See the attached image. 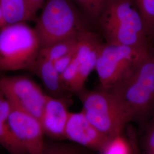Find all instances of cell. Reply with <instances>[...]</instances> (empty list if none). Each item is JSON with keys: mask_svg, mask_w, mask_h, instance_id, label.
<instances>
[{"mask_svg": "<svg viewBox=\"0 0 154 154\" xmlns=\"http://www.w3.org/2000/svg\"><path fill=\"white\" fill-rule=\"evenodd\" d=\"M109 44L149 50L143 18L133 0H107L96 23Z\"/></svg>", "mask_w": 154, "mask_h": 154, "instance_id": "obj_1", "label": "cell"}, {"mask_svg": "<svg viewBox=\"0 0 154 154\" xmlns=\"http://www.w3.org/2000/svg\"><path fill=\"white\" fill-rule=\"evenodd\" d=\"M41 46L34 28L26 22L0 29V71L33 72Z\"/></svg>", "mask_w": 154, "mask_h": 154, "instance_id": "obj_4", "label": "cell"}, {"mask_svg": "<svg viewBox=\"0 0 154 154\" xmlns=\"http://www.w3.org/2000/svg\"><path fill=\"white\" fill-rule=\"evenodd\" d=\"M30 16L34 20L35 19L37 13L44 4L45 0H25Z\"/></svg>", "mask_w": 154, "mask_h": 154, "instance_id": "obj_21", "label": "cell"}, {"mask_svg": "<svg viewBox=\"0 0 154 154\" xmlns=\"http://www.w3.org/2000/svg\"><path fill=\"white\" fill-rule=\"evenodd\" d=\"M77 94L87 119L107 138L122 135L130 118L120 100L110 91L83 88Z\"/></svg>", "mask_w": 154, "mask_h": 154, "instance_id": "obj_5", "label": "cell"}, {"mask_svg": "<svg viewBox=\"0 0 154 154\" xmlns=\"http://www.w3.org/2000/svg\"><path fill=\"white\" fill-rule=\"evenodd\" d=\"M34 29L41 49L90 30L88 20L72 0H45Z\"/></svg>", "mask_w": 154, "mask_h": 154, "instance_id": "obj_2", "label": "cell"}, {"mask_svg": "<svg viewBox=\"0 0 154 154\" xmlns=\"http://www.w3.org/2000/svg\"><path fill=\"white\" fill-rule=\"evenodd\" d=\"M86 149L74 143L45 142L42 154H88Z\"/></svg>", "mask_w": 154, "mask_h": 154, "instance_id": "obj_17", "label": "cell"}, {"mask_svg": "<svg viewBox=\"0 0 154 154\" xmlns=\"http://www.w3.org/2000/svg\"><path fill=\"white\" fill-rule=\"evenodd\" d=\"M143 18L151 45L154 46V0H133Z\"/></svg>", "mask_w": 154, "mask_h": 154, "instance_id": "obj_15", "label": "cell"}, {"mask_svg": "<svg viewBox=\"0 0 154 154\" xmlns=\"http://www.w3.org/2000/svg\"><path fill=\"white\" fill-rule=\"evenodd\" d=\"M82 34L78 37L62 40L41 49L39 58H44L52 62L58 60L76 48Z\"/></svg>", "mask_w": 154, "mask_h": 154, "instance_id": "obj_14", "label": "cell"}, {"mask_svg": "<svg viewBox=\"0 0 154 154\" xmlns=\"http://www.w3.org/2000/svg\"><path fill=\"white\" fill-rule=\"evenodd\" d=\"M110 138L88 121L82 111L70 112L65 131V139L83 148L100 152Z\"/></svg>", "mask_w": 154, "mask_h": 154, "instance_id": "obj_9", "label": "cell"}, {"mask_svg": "<svg viewBox=\"0 0 154 154\" xmlns=\"http://www.w3.org/2000/svg\"><path fill=\"white\" fill-rule=\"evenodd\" d=\"M33 72L40 78L49 95L55 98H67L70 92L63 85L61 75L55 69L52 61L38 57Z\"/></svg>", "mask_w": 154, "mask_h": 154, "instance_id": "obj_11", "label": "cell"}, {"mask_svg": "<svg viewBox=\"0 0 154 154\" xmlns=\"http://www.w3.org/2000/svg\"><path fill=\"white\" fill-rule=\"evenodd\" d=\"M11 110V105L0 90V146L9 154H26L10 129L8 118Z\"/></svg>", "mask_w": 154, "mask_h": 154, "instance_id": "obj_12", "label": "cell"}, {"mask_svg": "<svg viewBox=\"0 0 154 154\" xmlns=\"http://www.w3.org/2000/svg\"><path fill=\"white\" fill-rule=\"evenodd\" d=\"M6 25V23L5 20L4 16L2 9V7H1V4H0V29H1L4 26H5Z\"/></svg>", "mask_w": 154, "mask_h": 154, "instance_id": "obj_22", "label": "cell"}, {"mask_svg": "<svg viewBox=\"0 0 154 154\" xmlns=\"http://www.w3.org/2000/svg\"><path fill=\"white\" fill-rule=\"evenodd\" d=\"M75 49L76 48L71 52L69 53L68 54L53 62L55 69L60 75L64 72V71L67 68V67L69 66L72 63L75 55Z\"/></svg>", "mask_w": 154, "mask_h": 154, "instance_id": "obj_20", "label": "cell"}, {"mask_svg": "<svg viewBox=\"0 0 154 154\" xmlns=\"http://www.w3.org/2000/svg\"><path fill=\"white\" fill-rule=\"evenodd\" d=\"M144 142L147 154H154V118L151 120L147 128Z\"/></svg>", "mask_w": 154, "mask_h": 154, "instance_id": "obj_19", "label": "cell"}, {"mask_svg": "<svg viewBox=\"0 0 154 154\" xmlns=\"http://www.w3.org/2000/svg\"><path fill=\"white\" fill-rule=\"evenodd\" d=\"M0 90L12 107L39 119L48 94L32 79L24 75L2 77Z\"/></svg>", "mask_w": 154, "mask_h": 154, "instance_id": "obj_7", "label": "cell"}, {"mask_svg": "<svg viewBox=\"0 0 154 154\" xmlns=\"http://www.w3.org/2000/svg\"><path fill=\"white\" fill-rule=\"evenodd\" d=\"M6 24L32 21L25 0H0Z\"/></svg>", "mask_w": 154, "mask_h": 154, "instance_id": "obj_13", "label": "cell"}, {"mask_svg": "<svg viewBox=\"0 0 154 154\" xmlns=\"http://www.w3.org/2000/svg\"><path fill=\"white\" fill-rule=\"evenodd\" d=\"M100 154H131V147L122 135L110 138L99 152Z\"/></svg>", "mask_w": 154, "mask_h": 154, "instance_id": "obj_18", "label": "cell"}, {"mask_svg": "<svg viewBox=\"0 0 154 154\" xmlns=\"http://www.w3.org/2000/svg\"><path fill=\"white\" fill-rule=\"evenodd\" d=\"M67 98H55L47 95L39 121L45 135L50 138L65 139V131L70 112Z\"/></svg>", "mask_w": 154, "mask_h": 154, "instance_id": "obj_10", "label": "cell"}, {"mask_svg": "<svg viewBox=\"0 0 154 154\" xmlns=\"http://www.w3.org/2000/svg\"><path fill=\"white\" fill-rule=\"evenodd\" d=\"M8 123L14 138L26 154H42L45 134L39 119L11 106Z\"/></svg>", "mask_w": 154, "mask_h": 154, "instance_id": "obj_8", "label": "cell"}, {"mask_svg": "<svg viewBox=\"0 0 154 154\" xmlns=\"http://www.w3.org/2000/svg\"><path fill=\"white\" fill-rule=\"evenodd\" d=\"M149 50L103 43L95 68L99 89L111 91L116 88L132 74Z\"/></svg>", "mask_w": 154, "mask_h": 154, "instance_id": "obj_6", "label": "cell"}, {"mask_svg": "<svg viewBox=\"0 0 154 154\" xmlns=\"http://www.w3.org/2000/svg\"><path fill=\"white\" fill-rule=\"evenodd\" d=\"M107 0H72L90 23L96 24Z\"/></svg>", "mask_w": 154, "mask_h": 154, "instance_id": "obj_16", "label": "cell"}, {"mask_svg": "<svg viewBox=\"0 0 154 154\" xmlns=\"http://www.w3.org/2000/svg\"><path fill=\"white\" fill-rule=\"evenodd\" d=\"M110 91L114 94L131 121L143 123L154 116V46L132 74Z\"/></svg>", "mask_w": 154, "mask_h": 154, "instance_id": "obj_3", "label": "cell"}]
</instances>
